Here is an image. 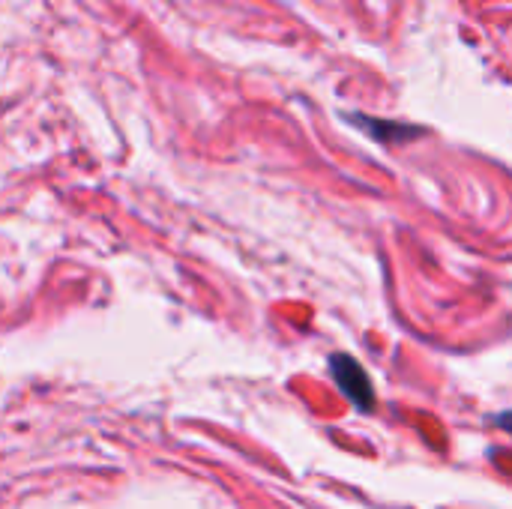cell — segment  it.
<instances>
[{"label": "cell", "instance_id": "6da1fadb", "mask_svg": "<svg viewBox=\"0 0 512 509\" xmlns=\"http://www.w3.org/2000/svg\"><path fill=\"white\" fill-rule=\"evenodd\" d=\"M330 375L336 378V384L342 387V393L348 396V402H354L360 411H372L375 408V387L369 372L348 354H333L330 357Z\"/></svg>", "mask_w": 512, "mask_h": 509}, {"label": "cell", "instance_id": "7a4b0ae2", "mask_svg": "<svg viewBox=\"0 0 512 509\" xmlns=\"http://www.w3.org/2000/svg\"><path fill=\"white\" fill-rule=\"evenodd\" d=\"M495 423L501 426V429H507L512 435V411H507V414H501V417H495Z\"/></svg>", "mask_w": 512, "mask_h": 509}]
</instances>
